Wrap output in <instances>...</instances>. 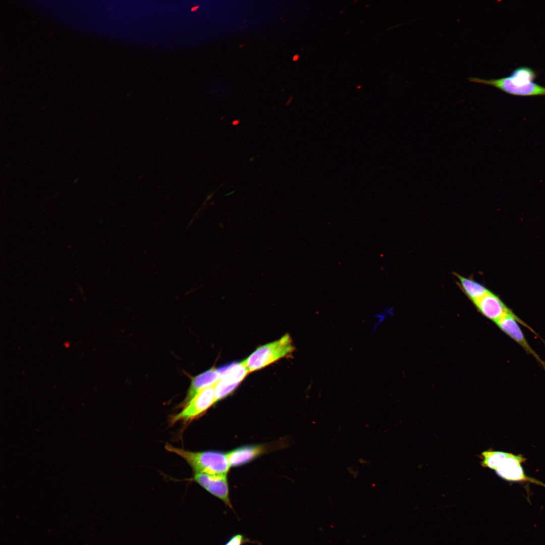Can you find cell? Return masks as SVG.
Returning <instances> with one entry per match:
<instances>
[{"mask_svg":"<svg viewBox=\"0 0 545 545\" xmlns=\"http://www.w3.org/2000/svg\"><path fill=\"white\" fill-rule=\"evenodd\" d=\"M246 541L247 539L243 535L238 534L232 536L224 545H242Z\"/></svg>","mask_w":545,"mask_h":545,"instance_id":"15","label":"cell"},{"mask_svg":"<svg viewBox=\"0 0 545 545\" xmlns=\"http://www.w3.org/2000/svg\"><path fill=\"white\" fill-rule=\"evenodd\" d=\"M456 275L460 281L461 286L464 292L473 302L489 291L483 286L473 280L467 279L458 274Z\"/></svg>","mask_w":545,"mask_h":545,"instance_id":"12","label":"cell"},{"mask_svg":"<svg viewBox=\"0 0 545 545\" xmlns=\"http://www.w3.org/2000/svg\"><path fill=\"white\" fill-rule=\"evenodd\" d=\"M473 303L483 315L495 322L503 317L513 313L496 295L490 291Z\"/></svg>","mask_w":545,"mask_h":545,"instance_id":"9","label":"cell"},{"mask_svg":"<svg viewBox=\"0 0 545 545\" xmlns=\"http://www.w3.org/2000/svg\"><path fill=\"white\" fill-rule=\"evenodd\" d=\"M509 77L513 83L521 86L533 82L536 74L530 68L520 67L513 70Z\"/></svg>","mask_w":545,"mask_h":545,"instance_id":"14","label":"cell"},{"mask_svg":"<svg viewBox=\"0 0 545 545\" xmlns=\"http://www.w3.org/2000/svg\"><path fill=\"white\" fill-rule=\"evenodd\" d=\"M219 369L222 376L215 385L216 402L232 393L249 373L243 361Z\"/></svg>","mask_w":545,"mask_h":545,"instance_id":"4","label":"cell"},{"mask_svg":"<svg viewBox=\"0 0 545 545\" xmlns=\"http://www.w3.org/2000/svg\"><path fill=\"white\" fill-rule=\"evenodd\" d=\"M496 323L502 331L519 344L526 352L532 355L545 369V362L529 346L518 323H521L538 337L531 328L514 313L503 317Z\"/></svg>","mask_w":545,"mask_h":545,"instance_id":"7","label":"cell"},{"mask_svg":"<svg viewBox=\"0 0 545 545\" xmlns=\"http://www.w3.org/2000/svg\"><path fill=\"white\" fill-rule=\"evenodd\" d=\"M215 384L199 390L181 412L171 417L170 424H174L180 421H190L204 414L216 403Z\"/></svg>","mask_w":545,"mask_h":545,"instance_id":"3","label":"cell"},{"mask_svg":"<svg viewBox=\"0 0 545 545\" xmlns=\"http://www.w3.org/2000/svg\"><path fill=\"white\" fill-rule=\"evenodd\" d=\"M298 59V56H295L294 57V58H293V60L294 61H296Z\"/></svg>","mask_w":545,"mask_h":545,"instance_id":"17","label":"cell"},{"mask_svg":"<svg viewBox=\"0 0 545 545\" xmlns=\"http://www.w3.org/2000/svg\"><path fill=\"white\" fill-rule=\"evenodd\" d=\"M165 449L175 453L190 465L195 473L227 475L230 467L227 454L215 451L192 452L166 444Z\"/></svg>","mask_w":545,"mask_h":545,"instance_id":"1","label":"cell"},{"mask_svg":"<svg viewBox=\"0 0 545 545\" xmlns=\"http://www.w3.org/2000/svg\"><path fill=\"white\" fill-rule=\"evenodd\" d=\"M522 455L508 453L496 469L497 474L503 479L512 482H528L545 487V484L533 478L526 475L522 464L526 461Z\"/></svg>","mask_w":545,"mask_h":545,"instance_id":"6","label":"cell"},{"mask_svg":"<svg viewBox=\"0 0 545 545\" xmlns=\"http://www.w3.org/2000/svg\"><path fill=\"white\" fill-rule=\"evenodd\" d=\"M509 453L489 450L483 452L480 458L481 465L485 468L496 470L501 463L508 456Z\"/></svg>","mask_w":545,"mask_h":545,"instance_id":"13","label":"cell"},{"mask_svg":"<svg viewBox=\"0 0 545 545\" xmlns=\"http://www.w3.org/2000/svg\"><path fill=\"white\" fill-rule=\"evenodd\" d=\"M221 376L220 369L212 367L193 377L182 406H184L199 390L215 384Z\"/></svg>","mask_w":545,"mask_h":545,"instance_id":"10","label":"cell"},{"mask_svg":"<svg viewBox=\"0 0 545 545\" xmlns=\"http://www.w3.org/2000/svg\"><path fill=\"white\" fill-rule=\"evenodd\" d=\"M295 349L290 336L286 334L278 340L258 347L243 361L250 373L290 356Z\"/></svg>","mask_w":545,"mask_h":545,"instance_id":"2","label":"cell"},{"mask_svg":"<svg viewBox=\"0 0 545 545\" xmlns=\"http://www.w3.org/2000/svg\"><path fill=\"white\" fill-rule=\"evenodd\" d=\"M234 192H235V191H232L231 192H229V193H228L225 194V196H229V195H231L232 194L234 193Z\"/></svg>","mask_w":545,"mask_h":545,"instance_id":"16","label":"cell"},{"mask_svg":"<svg viewBox=\"0 0 545 545\" xmlns=\"http://www.w3.org/2000/svg\"><path fill=\"white\" fill-rule=\"evenodd\" d=\"M193 480L208 492L223 501L233 509L229 498V490L227 475H212L195 473Z\"/></svg>","mask_w":545,"mask_h":545,"instance_id":"8","label":"cell"},{"mask_svg":"<svg viewBox=\"0 0 545 545\" xmlns=\"http://www.w3.org/2000/svg\"><path fill=\"white\" fill-rule=\"evenodd\" d=\"M267 448L264 445H249L243 446L227 453L230 467L244 465L266 452Z\"/></svg>","mask_w":545,"mask_h":545,"instance_id":"11","label":"cell"},{"mask_svg":"<svg viewBox=\"0 0 545 545\" xmlns=\"http://www.w3.org/2000/svg\"><path fill=\"white\" fill-rule=\"evenodd\" d=\"M470 82L490 85L505 92L517 96L545 95V87L532 82L525 85L514 84L509 76L497 79L486 80L479 78H469Z\"/></svg>","mask_w":545,"mask_h":545,"instance_id":"5","label":"cell"}]
</instances>
